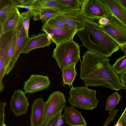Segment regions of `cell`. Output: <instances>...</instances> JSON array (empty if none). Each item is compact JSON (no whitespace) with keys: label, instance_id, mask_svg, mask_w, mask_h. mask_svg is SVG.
<instances>
[{"label":"cell","instance_id":"4dcf8cb0","mask_svg":"<svg viewBox=\"0 0 126 126\" xmlns=\"http://www.w3.org/2000/svg\"><path fill=\"white\" fill-rule=\"evenodd\" d=\"M109 17H102L97 20H96V21H97V22H96L100 27H103L109 24L110 20Z\"/></svg>","mask_w":126,"mask_h":126},{"label":"cell","instance_id":"d6a6232c","mask_svg":"<svg viewBox=\"0 0 126 126\" xmlns=\"http://www.w3.org/2000/svg\"><path fill=\"white\" fill-rule=\"evenodd\" d=\"M118 120L120 121L121 122L123 126H126V107Z\"/></svg>","mask_w":126,"mask_h":126},{"label":"cell","instance_id":"f546056e","mask_svg":"<svg viewBox=\"0 0 126 126\" xmlns=\"http://www.w3.org/2000/svg\"><path fill=\"white\" fill-rule=\"evenodd\" d=\"M61 112H60L48 121L44 126H54L57 121L60 117Z\"/></svg>","mask_w":126,"mask_h":126},{"label":"cell","instance_id":"484cf974","mask_svg":"<svg viewBox=\"0 0 126 126\" xmlns=\"http://www.w3.org/2000/svg\"><path fill=\"white\" fill-rule=\"evenodd\" d=\"M118 111V110L115 109L110 111L109 113V115L105 122L103 126H107L112 120L115 119V117Z\"/></svg>","mask_w":126,"mask_h":126},{"label":"cell","instance_id":"1f68e13d","mask_svg":"<svg viewBox=\"0 0 126 126\" xmlns=\"http://www.w3.org/2000/svg\"><path fill=\"white\" fill-rule=\"evenodd\" d=\"M119 77L122 84L123 89L126 92V70L119 75Z\"/></svg>","mask_w":126,"mask_h":126},{"label":"cell","instance_id":"7a4b0ae2","mask_svg":"<svg viewBox=\"0 0 126 126\" xmlns=\"http://www.w3.org/2000/svg\"><path fill=\"white\" fill-rule=\"evenodd\" d=\"M76 34L88 50L108 58L119 49L118 43L94 21L86 18L84 27Z\"/></svg>","mask_w":126,"mask_h":126},{"label":"cell","instance_id":"f35d334b","mask_svg":"<svg viewBox=\"0 0 126 126\" xmlns=\"http://www.w3.org/2000/svg\"><path fill=\"white\" fill-rule=\"evenodd\" d=\"M3 126H6V125L5 124H4L3 125Z\"/></svg>","mask_w":126,"mask_h":126},{"label":"cell","instance_id":"ba28073f","mask_svg":"<svg viewBox=\"0 0 126 126\" xmlns=\"http://www.w3.org/2000/svg\"><path fill=\"white\" fill-rule=\"evenodd\" d=\"M42 31L46 33L56 45L73 40L77 31L73 28H60L43 25Z\"/></svg>","mask_w":126,"mask_h":126},{"label":"cell","instance_id":"4316f807","mask_svg":"<svg viewBox=\"0 0 126 126\" xmlns=\"http://www.w3.org/2000/svg\"><path fill=\"white\" fill-rule=\"evenodd\" d=\"M6 105L5 102H1L0 103V126H3L4 122V109Z\"/></svg>","mask_w":126,"mask_h":126},{"label":"cell","instance_id":"7c38bea8","mask_svg":"<svg viewBox=\"0 0 126 126\" xmlns=\"http://www.w3.org/2000/svg\"><path fill=\"white\" fill-rule=\"evenodd\" d=\"M17 40L16 47L9 63L5 69V74H8L13 68L18 59L28 37L25 32L22 23L17 30Z\"/></svg>","mask_w":126,"mask_h":126},{"label":"cell","instance_id":"8992f818","mask_svg":"<svg viewBox=\"0 0 126 126\" xmlns=\"http://www.w3.org/2000/svg\"><path fill=\"white\" fill-rule=\"evenodd\" d=\"M66 102L64 95L60 91L54 92L50 95L45 102L43 120L41 126H44L50 119L61 112L65 106Z\"/></svg>","mask_w":126,"mask_h":126},{"label":"cell","instance_id":"6da1fadb","mask_svg":"<svg viewBox=\"0 0 126 126\" xmlns=\"http://www.w3.org/2000/svg\"><path fill=\"white\" fill-rule=\"evenodd\" d=\"M82 58L80 59V78L86 86H101L116 91L123 89L109 59L88 50Z\"/></svg>","mask_w":126,"mask_h":126},{"label":"cell","instance_id":"9a60e30c","mask_svg":"<svg viewBox=\"0 0 126 126\" xmlns=\"http://www.w3.org/2000/svg\"><path fill=\"white\" fill-rule=\"evenodd\" d=\"M72 106H65L62 117L69 126H86L87 123L81 112Z\"/></svg>","mask_w":126,"mask_h":126},{"label":"cell","instance_id":"3957f363","mask_svg":"<svg viewBox=\"0 0 126 126\" xmlns=\"http://www.w3.org/2000/svg\"><path fill=\"white\" fill-rule=\"evenodd\" d=\"M80 46L73 40L56 45L52 57L62 69L69 65L76 64L80 59Z\"/></svg>","mask_w":126,"mask_h":126},{"label":"cell","instance_id":"44dd1931","mask_svg":"<svg viewBox=\"0 0 126 126\" xmlns=\"http://www.w3.org/2000/svg\"><path fill=\"white\" fill-rule=\"evenodd\" d=\"M121 98V95L118 92H114L109 96L107 101L105 109L107 111H111L113 110L118 104Z\"/></svg>","mask_w":126,"mask_h":126},{"label":"cell","instance_id":"5b68a950","mask_svg":"<svg viewBox=\"0 0 126 126\" xmlns=\"http://www.w3.org/2000/svg\"><path fill=\"white\" fill-rule=\"evenodd\" d=\"M80 1L81 11L86 18L96 21L102 17H109L112 15L101 0H82Z\"/></svg>","mask_w":126,"mask_h":126},{"label":"cell","instance_id":"8fae6325","mask_svg":"<svg viewBox=\"0 0 126 126\" xmlns=\"http://www.w3.org/2000/svg\"><path fill=\"white\" fill-rule=\"evenodd\" d=\"M50 84L48 76L38 75H32L24 83V92L33 93L47 89Z\"/></svg>","mask_w":126,"mask_h":126},{"label":"cell","instance_id":"ac0fdd59","mask_svg":"<svg viewBox=\"0 0 126 126\" xmlns=\"http://www.w3.org/2000/svg\"><path fill=\"white\" fill-rule=\"evenodd\" d=\"M22 23V17L19 11L9 19L0 27V35L11 31L17 30Z\"/></svg>","mask_w":126,"mask_h":126},{"label":"cell","instance_id":"e575fe53","mask_svg":"<svg viewBox=\"0 0 126 126\" xmlns=\"http://www.w3.org/2000/svg\"><path fill=\"white\" fill-rule=\"evenodd\" d=\"M120 47L122 50L123 52L125 54L126 58V46L124 45H120Z\"/></svg>","mask_w":126,"mask_h":126},{"label":"cell","instance_id":"d590c367","mask_svg":"<svg viewBox=\"0 0 126 126\" xmlns=\"http://www.w3.org/2000/svg\"><path fill=\"white\" fill-rule=\"evenodd\" d=\"M121 4L126 9V0H118Z\"/></svg>","mask_w":126,"mask_h":126},{"label":"cell","instance_id":"603a6c76","mask_svg":"<svg viewBox=\"0 0 126 126\" xmlns=\"http://www.w3.org/2000/svg\"><path fill=\"white\" fill-rule=\"evenodd\" d=\"M17 30L15 32L12 39L7 51L5 57V69L8 65L15 51L17 40Z\"/></svg>","mask_w":126,"mask_h":126},{"label":"cell","instance_id":"4fadbf2b","mask_svg":"<svg viewBox=\"0 0 126 126\" xmlns=\"http://www.w3.org/2000/svg\"><path fill=\"white\" fill-rule=\"evenodd\" d=\"M51 40L45 33L33 35L29 37L26 41L21 53L27 54L32 50L44 48L50 46Z\"/></svg>","mask_w":126,"mask_h":126},{"label":"cell","instance_id":"ab89813d","mask_svg":"<svg viewBox=\"0 0 126 126\" xmlns=\"http://www.w3.org/2000/svg\"></svg>","mask_w":126,"mask_h":126},{"label":"cell","instance_id":"836d02e7","mask_svg":"<svg viewBox=\"0 0 126 126\" xmlns=\"http://www.w3.org/2000/svg\"><path fill=\"white\" fill-rule=\"evenodd\" d=\"M64 121L62 119V115H61L55 123L54 126H61L64 123Z\"/></svg>","mask_w":126,"mask_h":126},{"label":"cell","instance_id":"83f0119b","mask_svg":"<svg viewBox=\"0 0 126 126\" xmlns=\"http://www.w3.org/2000/svg\"><path fill=\"white\" fill-rule=\"evenodd\" d=\"M32 0H9L11 4L18 8L20 6L25 5L30 2Z\"/></svg>","mask_w":126,"mask_h":126},{"label":"cell","instance_id":"cb8c5ba5","mask_svg":"<svg viewBox=\"0 0 126 126\" xmlns=\"http://www.w3.org/2000/svg\"><path fill=\"white\" fill-rule=\"evenodd\" d=\"M44 24L48 26L58 28H73L54 17L49 19Z\"/></svg>","mask_w":126,"mask_h":126},{"label":"cell","instance_id":"d6986e66","mask_svg":"<svg viewBox=\"0 0 126 126\" xmlns=\"http://www.w3.org/2000/svg\"><path fill=\"white\" fill-rule=\"evenodd\" d=\"M76 64L69 65L61 69L63 79V86L65 85L73 86V82L77 73L75 68Z\"/></svg>","mask_w":126,"mask_h":126},{"label":"cell","instance_id":"7402d4cb","mask_svg":"<svg viewBox=\"0 0 126 126\" xmlns=\"http://www.w3.org/2000/svg\"><path fill=\"white\" fill-rule=\"evenodd\" d=\"M112 66L113 70L118 75L126 70V58L125 56L120 57Z\"/></svg>","mask_w":126,"mask_h":126},{"label":"cell","instance_id":"2e32d148","mask_svg":"<svg viewBox=\"0 0 126 126\" xmlns=\"http://www.w3.org/2000/svg\"><path fill=\"white\" fill-rule=\"evenodd\" d=\"M45 104L42 98H38L33 102L30 118L31 126H41L43 120Z\"/></svg>","mask_w":126,"mask_h":126},{"label":"cell","instance_id":"ffe728a7","mask_svg":"<svg viewBox=\"0 0 126 126\" xmlns=\"http://www.w3.org/2000/svg\"><path fill=\"white\" fill-rule=\"evenodd\" d=\"M18 8L12 4H7L0 9V26L2 27L10 18L18 12Z\"/></svg>","mask_w":126,"mask_h":126},{"label":"cell","instance_id":"8d00e7d4","mask_svg":"<svg viewBox=\"0 0 126 126\" xmlns=\"http://www.w3.org/2000/svg\"><path fill=\"white\" fill-rule=\"evenodd\" d=\"M114 126H123V125L121 122L118 120L116 124Z\"/></svg>","mask_w":126,"mask_h":126},{"label":"cell","instance_id":"74e56055","mask_svg":"<svg viewBox=\"0 0 126 126\" xmlns=\"http://www.w3.org/2000/svg\"><path fill=\"white\" fill-rule=\"evenodd\" d=\"M61 126H69V125H63Z\"/></svg>","mask_w":126,"mask_h":126},{"label":"cell","instance_id":"e0dca14e","mask_svg":"<svg viewBox=\"0 0 126 126\" xmlns=\"http://www.w3.org/2000/svg\"><path fill=\"white\" fill-rule=\"evenodd\" d=\"M112 15L126 25V9L118 0H101Z\"/></svg>","mask_w":126,"mask_h":126},{"label":"cell","instance_id":"277c9868","mask_svg":"<svg viewBox=\"0 0 126 126\" xmlns=\"http://www.w3.org/2000/svg\"><path fill=\"white\" fill-rule=\"evenodd\" d=\"M96 91L88 86L72 87L69 93L68 100L72 106L79 109L92 110L97 107L99 100L96 98Z\"/></svg>","mask_w":126,"mask_h":126},{"label":"cell","instance_id":"5bb4252c","mask_svg":"<svg viewBox=\"0 0 126 126\" xmlns=\"http://www.w3.org/2000/svg\"><path fill=\"white\" fill-rule=\"evenodd\" d=\"M28 6L29 10L51 9L61 13L73 10L68 6L60 3L57 0H32L28 4Z\"/></svg>","mask_w":126,"mask_h":126},{"label":"cell","instance_id":"30bf717a","mask_svg":"<svg viewBox=\"0 0 126 126\" xmlns=\"http://www.w3.org/2000/svg\"><path fill=\"white\" fill-rule=\"evenodd\" d=\"M10 103V109L17 116L26 114L29 105L25 93L20 90L14 91Z\"/></svg>","mask_w":126,"mask_h":126},{"label":"cell","instance_id":"52a82bcc","mask_svg":"<svg viewBox=\"0 0 126 126\" xmlns=\"http://www.w3.org/2000/svg\"><path fill=\"white\" fill-rule=\"evenodd\" d=\"M108 25L101 27L118 43V45L126 46V25L113 15L109 17Z\"/></svg>","mask_w":126,"mask_h":126},{"label":"cell","instance_id":"9c48e42d","mask_svg":"<svg viewBox=\"0 0 126 126\" xmlns=\"http://www.w3.org/2000/svg\"><path fill=\"white\" fill-rule=\"evenodd\" d=\"M54 17L75 29L78 31L84 28L86 18L82 14L80 9L63 13Z\"/></svg>","mask_w":126,"mask_h":126},{"label":"cell","instance_id":"d4e9b609","mask_svg":"<svg viewBox=\"0 0 126 126\" xmlns=\"http://www.w3.org/2000/svg\"><path fill=\"white\" fill-rule=\"evenodd\" d=\"M61 4L68 6L75 10L80 9V0H57Z\"/></svg>","mask_w":126,"mask_h":126},{"label":"cell","instance_id":"f1b7e54d","mask_svg":"<svg viewBox=\"0 0 126 126\" xmlns=\"http://www.w3.org/2000/svg\"><path fill=\"white\" fill-rule=\"evenodd\" d=\"M22 17L23 25L27 36L29 37L28 36V32L30 20L31 18L28 17Z\"/></svg>","mask_w":126,"mask_h":126}]
</instances>
